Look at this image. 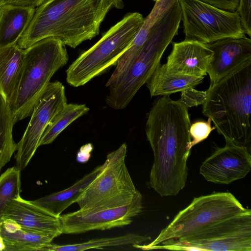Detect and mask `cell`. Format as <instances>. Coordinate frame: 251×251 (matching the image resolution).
<instances>
[{"mask_svg":"<svg viewBox=\"0 0 251 251\" xmlns=\"http://www.w3.org/2000/svg\"><path fill=\"white\" fill-rule=\"evenodd\" d=\"M188 109L166 95L147 114L146 134L154 157L148 185L161 197L175 196L186 184L192 148Z\"/></svg>","mask_w":251,"mask_h":251,"instance_id":"6da1fadb","label":"cell"},{"mask_svg":"<svg viewBox=\"0 0 251 251\" xmlns=\"http://www.w3.org/2000/svg\"><path fill=\"white\" fill-rule=\"evenodd\" d=\"M124 6L123 0H44L35 8L17 45L25 49L41 40L54 37L75 49L99 35L111 10Z\"/></svg>","mask_w":251,"mask_h":251,"instance_id":"7a4b0ae2","label":"cell"},{"mask_svg":"<svg viewBox=\"0 0 251 251\" xmlns=\"http://www.w3.org/2000/svg\"><path fill=\"white\" fill-rule=\"evenodd\" d=\"M181 21V11L177 0H163L162 6L148 38L132 63L121 74L108 80L106 104L116 110L125 108L146 83L176 35Z\"/></svg>","mask_w":251,"mask_h":251,"instance_id":"3957f363","label":"cell"},{"mask_svg":"<svg viewBox=\"0 0 251 251\" xmlns=\"http://www.w3.org/2000/svg\"><path fill=\"white\" fill-rule=\"evenodd\" d=\"M207 91L203 114L226 142L251 149V61Z\"/></svg>","mask_w":251,"mask_h":251,"instance_id":"277c9868","label":"cell"},{"mask_svg":"<svg viewBox=\"0 0 251 251\" xmlns=\"http://www.w3.org/2000/svg\"><path fill=\"white\" fill-rule=\"evenodd\" d=\"M23 52L20 76L9 103L14 124L30 116L52 76L69 59L66 46L54 37L41 40Z\"/></svg>","mask_w":251,"mask_h":251,"instance_id":"5b68a950","label":"cell"},{"mask_svg":"<svg viewBox=\"0 0 251 251\" xmlns=\"http://www.w3.org/2000/svg\"><path fill=\"white\" fill-rule=\"evenodd\" d=\"M144 19L137 12L126 14L70 64L66 71L67 82L75 87L83 86L116 65L129 47Z\"/></svg>","mask_w":251,"mask_h":251,"instance_id":"8992f818","label":"cell"},{"mask_svg":"<svg viewBox=\"0 0 251 251\" xmlns=\"http://www.w3.org/2000/svg\"><path fill=\"white\" fill-rule=\"evenodd\" d=\"M127 146L122 144L107 154L94 180L76 200L80 210L115 208L131 202L140 192L132 181L126 164Z\"/></svg>","mask_w":251,"mask_h":251,"instance_id":"52a82bcc","label":"cell"},{"mask_svg":"<svg viewBox=\"0 0 251 251\" xmlns=\"http://www.w3.org/2000/svg\"><path fill=\"white\" fill-rule=\"evenodd\" d=\"M251 251V210L218 220L151 250Z\"/></svg>","mask_w":251,"mask_h":251,"instance_id":"ba28073f","label":"cell"},{"mask_svg":"<svg viewBox=\"0 0 251 251\" xmlns=\"http://www.w3.org/2000/svg\"><path fill=\"white\" fill-rule=\"evenodd\" d=\"M248 209L230 192H215L196 197L188 206L178 213L154 240L148 244L132 246L142 250H151L152 247L165 241L184 237L207 225Z\"/></svg>","mask_w":251,"mask_h":251,"instance_id":"9c48e42d","label":"cell"},{"mask_svg":"<svg viewBox=\"0 0 251 251\" xmlns=\"http://www.w3.org/2000/svg\"><path fill=\"white\" fill-rule=\"evenodd\" d=\"M181 11L184 40L209 44L246 33L237 11L229 12L199 0H177Z\"/></svg>","mask_w":251,"mask_h":251,"instance_id":"30bf717a","label":"cell"},{"mask_svg":"<svg viewBox=\"0 0 251 251\" xmlns=\"http://www.w3.org/2000/svg\"><path fill=\"white\" fill-rule=\"evenodd\" d=\"M67 103L65 89L59 81L50 82L35 105L31 118L14 156L15 166L22 171L39 147L41 137L54 116Z\"/></svg>","mask_w":251,"mask_h":251,"instance_id":"8fae6325","label":"cell"},{"mask_svg":"<svg viewBox=\"0 0 251 251\" xmlns=\"http://www.w3.org/2000/svg\"><path fill=\"white\" fill-rule=\"evenodd\" d=\"M140 192L129 203L112 208L78 210L60 215L62 234H77L93 230H105L128 225L142 211Z\"/></svg>","mask_w":251,"mask_h":251,"instance_id":"7c38bea8","label":"cell"},{"mask_svg":"<svg viewBox=\"0 0 251 251\" xmlns=\"http://www.w3.org/2000/svg\"><path fill=\"white\" fill-rule=\"evenodd\" d=\"M251 169V151L226 141L204 160L200 173L207 181L229 184L245 177Z\"/></svg>","mask_w":251,"mask_h":251,"instance_id":"4fadbf2b","label":"cell"},{"mask_svg":"<svg viewBox=\"0 0 251 251\" xmlns=\"http://www.w3.org/2000/svg\"><path fill=\"white\" fill-rule=\"evenodd\" d=\"M206 45L213 51L207 69L209 87L251 61V40L246 36L226 38Z\"/></svg>","mask_w":251,"mask_h":251,"instance_id":"5bb4252c","label":"cell"},{"mask_svg":"<svg viewBox=\"0 0 251 251\" xmlns=\"http://www.w3.org/2000/svg\"><path fill=\"white\" fill-rule=\"evenodd\" d=\"M0 218L12 220L25 229L54 238L62 234L59 216L50 214L31 201L25 200L20 196L7 204Z\"/></svg>","mask_w":251,"mask_h":251,"instance_id":"9a60e30c","label":"cell"},{"mask_svg":"<svg viewBox=\"0 0 251 251\" xmlns=\"http://www.w3.org/2000/svg\"><path fill=\"white\" fill-rule=\"evenodd\" d=\"M212 53L206 44L197 41L174 42L167 57V70L177 75L204 77Z\"/></svg>","mask_w":251,"mask_h":251,"instance_id":"2e32d148","label":"cell"},{"mask_svg":"<svg viewBox=\"0 0 251 251\" xmlns=\"http://www.w3.org/2000/svg\"><path fill=\"white\" fill-rule=\"evenodd\" d=\"M35 8L4 4L0 16V49L16 44Z\"/></svg>","mask_w":251,"mask_h":251,"instance_id":"e0dca14e","label":"cell"},{"mask_svg":"<svg viewBox=\"0 0 251 251\" xmlns=\"http://www.w3.org/2000/svg\"><path fill=\"white\" fill-rule=\"evenodd\" d=\"M204 77L170 73L166 64H160L146 84L151 97L169 96L194 87L201 83Z\"/></svg>","mask_w":251,"mask_h":251,"instance_id":"ac0fdd59","label":"cell"},{"mask_svg":"<svg viewBox=\"0 0 251 251\" xmlns=\"http://www.w3.org/2000/svg\"><path fill=\"white\" fill-rule=\"evenodd\" d=\"M23 58V49L17 44L0 49V92L8 104L17 87Z\"/></svg>","mask_w":251,"mask_h":251,"instance_id":"d6986e66","label":"cell"},{"mask_svg":"<svg viewBox=\"0 0 251 251\" xmlns=\"http://www.w3.org/2000/svg\"><path fill=\"white\" fill-rule=\"evenodd\" d=\"M101 165L84 176L71 187L51 193L31 201L50 214L59 217L63 211L76 200L85 188L94 180L101 169Z\"/></svg>","mask_w":251,"mask_h":251,"instance_id":"ffe728a7","label":"cell"},{"mask_svg":"<svg viewBox=\"0 0 251 251\" xmlns=\"http://www.w3.org/2000/svg\"><path fill=\"white\" fill-rule=\"evenodd\" d=\"M163 0H157L150 13L144 19L128 48L122 54L108 80H112L124 72L134 61L146 41L160 12Z\"/></svg>","mask_w":251,"mask_h":251,"instance_id":"44dd1931","label":"cell"},{"mask_svg":"<svg viewBox=\"0 0 251 251\" xmlns=\"http://www.w3.org/2000/svg\"><path fill=\"white\" fill-rule=\"evenodd\" d=\"M0 235L3 239L4 251H43L54 238L31 232L21 227L15 232H8L0 226Z\"/></svg>","mask_w":251,"mask_h":251,"instance_id":"7402d4cb","label":"cell"},{"mask_svg":"<svg viewBox=\"0 0 251 251\" xmlns=\"http://www.w3.org/2000/svg\"><path fill=\"white\" fill-rule=\"evenodd\" d=\"M151 240L150 236L129 233L122 236L92 239L79 244L58 245L51 243L44 251H82L106 247L142 244Z\"/></svg>","mask_w":251,"mask_h":251,"instance_id":"603a6c76","label":"cell"},{"mask_svg":"<svg viewBox=\"0 0 251 251\" xmlns=\"http://www.w3.org/2000/svg\"><path fill=\"white\" fill-rule=\"evenodd\" d=\"M89 110L85 104H66L46 127L40 139L39 147L51 144L69 125L87 113Z\"/></svg>","mask_w":251,"mask_h":251,"instance_id":"cb8c5ba5","label":"cell"},{"mask_svg":"<svg viewBox=\"0 0 251 251\" xmlns=\"http://www.w3.org/2000/svg\"><path fill=\"white\" fill-rule=\"evenodd\" d=\"M14 125L9 104L0 92V172L16 151L12 133Z\"/></svg>","mask_w":251,"mask_h":251,"instance_id":"d4e9b609","label":"cell"},{"mask_svg":"<svg viewBox=\"0 0 251 251\" xmlns=\"http://www.w3.org/2000/svg\"><path fill=\"white\" fill-rule=\"evenodd\" d=\"M21 170L15 166L0 176V217L7 204L20 196Z\"/></svg>","mask_w":251,"mask_h":251,"instance_id":"484cf974","label":"cell"},{"mask_svg":"<svg viewBox=\"0 0 251 251\" xmlns=\"http://www.w3.org/2000/svg\"><path fill=\"white\" fill-rule=\"evenodd\" d=\"M215 127L211 126V121L208 118L207 122L198 121L191 124L189 132L191 138V147L206 139Z\"/></svg>","mask_w":251,"mask_h":251,"instance_id":"4316f807","label":"cell"},{"mask_svg":"<svg viewBox=\"0 0 251 251\" xmlns=\"http://www.w3.org/2000/svg\"><path fill=\"white\" fill-rule=\"evenodd\" d=\"M181 92V98L179 100L188 108L199 105H202L207 94V91H200L193 88L185 89Z\"/></svg>","mask_w":251,"mask_h":251,"instance_id":"83f0119b","label":"cell"},{"mask_svg":"<svg viewBox=\"0 0 251 251\" xmlns=\"http://www.w3.org/2000/svg\"><path fill=\"white\" fill-rule=\"evenodd\" d=\"M246 34L251 36V0H240L237 10Z\"/></svg>","mask_w":251,"mask_h":251,"instance_id":"f1b7e54d","label":"cell"},{"mask_svg":"<svg viewBox=\"0 0 251 251\" xmlns=\"http://www.w3.org/2000/svg\"><path fill=\"white\" fill-rule=\"evenodd\" d=\"M214 7L229 12L237 11L240 0H199Z\"/></svg>","mask_w":251,"mask_h":251,"instance_id":"f546056e","label":"cell"},{"mask_svg":"<svg viewBox=\"0 0 251 251\" xmlns=\"http://www.w3.org/2000/svg\"><path fill=\"white\" fill-rule=\"evenodd\" d=\"M4 4L36 8L44 0H1Z\"/></svg>","mask_w":251,"mask_h":251,"instance_id":"4dcf8cb0","label":"cell"},{"mask_svg":"<svg viewBox=\"0 0 251 251\" xmlns=\"http://www.w3.org/2000/svg\"><path fill=\"white\" fill-rule=\"evenodd\" d=\"M4 249V245L3 243V239L0 235V251H3Z\"/></svg>","mask_w":251,"mask_h":251,"instance_id":"1f68e13d","label":"cell"},{"mask_svg":"<svg viewBox=\"0 0 251 251\" xmlns=\"http://www.w3.org/2000/svg\"><path fill=\"white\" fill-rule=\"evenodd\" d=\"M4 4L3 3L2 0H0V16L1 15Z\"/></svg>","mask_w":251,"mask_h":251,"instance_id":"d6a6232c","label":"cell"},{"mask_svg":"<svg viewBox=\"0 0 251 251\" xmlns=\"http://www.w3.org/2000/svg\"><path fill=\"white\" fill-rule=\"evenodd\" d=\"M1 222V218H0V224Z\"/></svg>","mask_w":251,"mask_h":251,"instance_id":"836d02e7","label":"cell"},{"mask_svg":"<svg viewBox=\"0 0 251 251\" xmlns=\"http://www.w3.org/2000/svg\"><path fill=\"white\" fill-rule=\"evenodd\" d=\"M153 0L155 1H156V0Z\"/></svg>","mask_w":251,"mask_h":251,"instance_id":"e575fe53","label":"cell"}]
</instances>
